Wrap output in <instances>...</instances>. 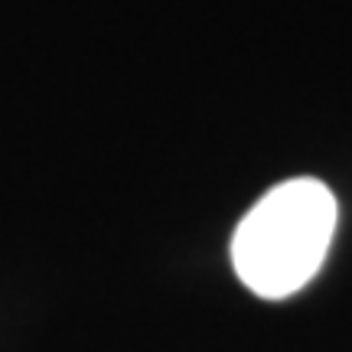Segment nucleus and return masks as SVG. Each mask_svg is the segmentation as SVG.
<instances>
[{
	"label": "nucleus",
	"mask_w": 352,
	"mask_h": 352,
	"mask_svg": "<svg viewBox=\"0 0 352 352\" xmlns=\"http://www.w3.org/2000/svg\"><path fill=\"white\" fill-rule=\"evenodd\" d=\"M336 232V196L314 176L277 183L235 228L232 264L245 287L284 300L320 271Z\"/></svg>",
	"instance_id": "obj_1"
}]
</instances>
